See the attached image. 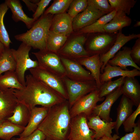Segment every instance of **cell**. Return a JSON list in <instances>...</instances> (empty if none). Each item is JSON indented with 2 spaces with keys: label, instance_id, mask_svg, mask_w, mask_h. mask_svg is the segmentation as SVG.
Returning <instances> with one entry per match:
<instances>
[{
  "label": "cell",
  "instance_id": "6da1fadb",
  "mask_svg": "<svg viewBox=\"0 0 140 140\" xmlns=\"http://www.w3.org/2000/svg\"><path fill=\"white\" fill-rule=\"evenodd\" d=\"M26 78L25 86L20 89H14V93L17 102L31 110L37 105L50 108L66 100L31 74L27 75Z\"/></svg>",
  "mask_w": 140,
  "mask_h": 140
},
{
  "label": "cell",
  "instance_id": "7a4b0ae2",
  "mask_svg": "<svg viewBox=\"0 0 140 140\" xmlns=\"http://www.w3.org/2000/svg\"><path fill=\"white\" fill-rule=\"evenodd\" d=\"M67 100L50 108L37 129L46 136L45 140H67L71 120Z\"/></svg>",
  "mask_w": 140,
  "mask_h": 140
},
{
  "label": "cell",
  "instance_id": "3957f363",
  "mask_svg": "<svg viewBox=\"0 0 140 140\" xmlns=\"http://www.w3.org/2000/svg\"><path fill=\"white\" fill-rule=\"evenodd\" d=\"M53 18L51 14L43 15L29 30L15 35V39L34 49L46 50L47 41Z\"/></svg>",
  "mask_w": 140,
  "mask_h": 140
},
{
  "label": "cell",
  "instance_id": "277c9868",
  "mask_svg": "<svg viewBox=\"0 0 140 140\" xmlns=\"http://www.w3.org/2000/svg\"><path fill=\"white\" fill-rule=\"evenodd\" d=\"M31 48L22 43L17 49H11L16 62L15 74L20 83L24 87L25 86V74L26 71L39 66L37 60H32L29 57V52Z\"/></svg>",
  "mask_w": 140,
  "mask_h": 140
},
{
  "label": "cell",
  "instance_id": "5b68a950",
  "mask_svg": "<svg viewBox=\"0 0 140 140\" xmlns=\"http://www.w3.org/2000/svg\"><path fill=\"white\" fill-rule=\"evenodd\" d=\"M31 74L36 79L68 100V96L63 80L39 66L30 69Z\"/></svg>",
  "mask_w": 140,
  "mask_h": 140
},
{
  "label": "cell",
  "instance_id": "8992f818",
  "mask_svg": "<svg viewBox=\"0 0 140 140\" xmlns=\"http://www.w3.org/2000/svg\"><path fill=\"white\" fill-rule=\"evenodd\" d=\"M68 96L69 107L78 100L97 88L95 80L77 81L66 77L63 78Z\"/></svg>",
  "mask_w": 140,
  "mask_h": 140
},
{
  "label": "cell",
  "instance_id": "52a82bcc",
  "mask_svg": "<svg viewBox=\"0 0 140 140\" xmlns=\"http://www.w3.org/2000/svg\"><path fill=\"white\" fill-rule=\"evenodd\" d=\"M32 53L37 59L39 66L61 78L65 76V69L57 53L47 50Z\"/></svg>",
  "mask_w": 140,
  "mask_h": 140
},
{
  "label": "cell",
  "instance_id": "ba28073f",
  "mask_svg": "<svg viewBox=\"0 0 140 140\" xmlns=\"http://www.w3.org/2000/svg\"><path fill=\"white\" fill-rule=\"evenodd\" d=\"M117 33H94V35L87 43L85 50L90 56L105 54L114 45Z\"/></svg>",
  "mask_w": 140,
  "mask_h": 140
},
{
  "label": "cell",
  "instance_id": "9c48e42d",
  "mask_svg": "<svg viewBox=\"0 0 140 140\" xmlns=\"http://www.w3.org/2000/svg\"><path fill=\"white\" fill-rule=\"evenodd\" d=\"M104 97L101 98L98 88L82 97L77 101L69 110L71 118L83 114L87 118L92 115L97 103L103 101Z\"/></svg>",
  "mask_w": 140,
  "mask_h": 140
},
{
  "label": "cell",
  "instance_id": "30bf717a",
  "mask_svg": "<svg viewBox=\"0 0 140 140\" xmlns=\"http://www.w3.org/2000/svg\"><path fill=\"white\" fill-rule=\"evenodd\" d=\"M86 39L84 35L78 36L64 45L57 54L60 57L75 61L90 56L84 47Z\"/></svg>",
  "mask_w": 140,
  "mask_h": 140
},
{
  "label": "cell",
  "instance_id": "8fae6325",
  "mask_svg": "<svg viewBox=\"0 0 140 140\" xmlns=\"http://www.w3.org/2000/svg\"><path fill=\"white\" fill-rule=\"evenodd\" d=\"M87 119L83 114L71 118L67 140H95L93 137L94 131L89 127Z\"/></svg>",
  "mask_w": 140,
  "mask_h": 140
},
{
  "label": "cell",
  "instance_id": "7c38bea8",
  "mask_svg": "<svg viewBox=\"0 0 140 140\" xmlns=\"http://www.w3.org/2000/svg\"><path fill=\"white\" fill-rule=\"evenodd\" d=\"M65 71V77L73 81L95 80L89 71L77 62L60 57Z\"/></svg>",
  "mask_w": 140,
  "mask_h": 140
},
{
  "label": "cell",
  "instance_id": "4fadbf2b",
  "mask_svg": "<svg viewBox=\"0 0 140 140\" xmlns=\"http://www.w3.org/2000/svg\"><path fill=\"white\" fill-rule=\"evenodd\" d=\"M14 89H0V124L13 115L18 102Z\"/></svg>",
  "mask_w": 140,
  "mask_h": 140
},
{
  "label": "cell",
  "instance_id": "5bb4252c",
  "mask_svg": "<svg viewBox=\"0 0 140 140\" xmlns=\"http://www.w3.org/2000/svg\"><path fill=\"white\" fill-rule=\"evenodd\" d=\"M87 118L88 120L87 124L89 127L94 130L93 139L99 140L104 136H112V130L114 129L115 121L107 122L102 120L98 116L92 114Z\"/></svg>",
  "mask_w": 140,
  "mask_h": 140
},
{
  "label": "cell",
  "instance_id": "9a60e30c",
  "mask_svg": "<svg viewBox=\"0 0 140 140\" xmlns=\"http://www.w3.org/2000/svg\"><path fill=\"white\" fill-rule=\"evenodd\" d=\"M122 86L107 95L104 101L97 105L94 109L92 114L97 115L102 120L107 122L112 121L110 114L113 104L122 95Z\"/></svg>",
  "mask_w": 140,
  "mask_h": 140
},
{
  "label": "cell",
  "instance_id": "2e32d148",
  "mask_svg": "<svg viewBox=\"0 0 140 140\" xmlns=\"http://www.w3.org/2000/svg\"><path fill=\"white\" fill-rule=\"evenodd\" d=\"M105 15L92 6H88L85 10L73 18V29L80 30L89 25Z\"/></svg>",
  "mask_w": 140,
  "mask_h": 140
},
{
  "label": "cell",
  "instance_id": "e0dca14e",
  "mask_svg": "<svg viewBox=\"0 0 140 140\" xmlns=\"http://www.w3.org/2000/svg\"><path fill=\"white\" fill-rule=\"evenodd\" d=\"M140 38V34L132 33L127 36L123 33L122 30L118 31L114 45L107 53L100 56L101 61L103 64L101 69V72L102 73L108 61L113 58L125 44L133 39Z\"/></svg>",
  "mask_w": 140,
  "mask_h": 140
},
{
  "label": "cell",
  "instance_id": "ac0fdd59",
  "mask_svg": "<svg viewBox=\"0 0 140 140\" xmlns=\"http://www.w3.org/2000/svg\"><path fill=\"white\" fill-rule=\"evenodd\" d=\"M49 108L36 106L32 108L28 123L24 131L19 135L20 138L26 137L37 130L47 116Z\"/></svg>",
  "mask_w": 140,
  "mask_h": 140
},
{
  "label": "cell",
  "instance_id": "d6986e66",
  "mask_svg": "<svg viewBox=\"0 0 140 140\" xmlns=\"http://www.w3.org/2000/svg\"><path fill=\"white\" fill-rule=\"evenodd\" d=\"M140 76V71L136 69L135 68L131 70H124L117 66H112L107 63L102 73H101L100 80L102 84L118 76L135 77Z\"/></svg>",
  "mask_w": 140,
  "mask_h": 140
},
{
  "label": "cell",
  "instance_id": "ffe728a7",
  "mask_svg": "<svg viewBox=\"0 0 140 140\" xmlns=\"http://www.w3.org/2000/svg\"><path fill=\"white\" fill-rule=\"evenodd\" d=\"M73 18L66 12L56 15L53 18L50 30L67 36L73 30Z\"/></svg>",
  "mask_w": 140,
  "mask_h": 140
},
{
  "label": "cell",
  "instance_id": "44dd1931",
  "mask_svg": "<svg viewBox=\"0 0 140 140\" xmlns=\"http://www.w3.org/2000/svg\"><path fill=\"white\" fill-rule=\"evenodd\" d=\"M121 88L122 95L137 107L140 104V85L137 79L135 77H125Z\"/></svg>",
  "mask_w": 140,
  "mask_h": 140
},
{
  "label": "cell",
  "instance_id": "7402d4cb",
  "mask_svg": "<svg viewBox=\"0 0 140 140\" xmlns=\"http://www.w3.org/2000/svg\"><path fill=\"white\" fill-rule=\"evenodd\" d=\"M77 62L82 66H85L89 70L96 82L97 88L99 89L101 84L100 80L101 69L103 64L101 62L100 55H96L82 58Z\"/></svg>",
  "mask_w": 140,
  "mask_h": 140
},
{
  "label": "cell",
  "instance_id": "603a6c76",
  "mask_svg": "<svg viewBox=\"0 0 140 140\" xmlns=\"http://www.w3.org/2000/svg\"><path fill=\"white\" fill-rule=\"evenodd\" d=\"M4 3L10 9L12 13V18L15 22L21 21L28 29L31 27L36 20L32 18L28 17L25 14L19 0H6Z\"/></svg>",
  "mask_w": 140,
  "mask_h": 140
},
{
  "label": "cell",
  "instance_id": "cb8c5ba5",
  "mask_svg": "<svg viewBox=\"0 0 140 140\" xmlns=\"http://www.w3.org/2000/svg\"><path fill=\"white\" fill-rule=\"evenodd\" d=\"M131 48L127 46L119 50L107 63L113 66L120 67L124 70H128L127 67L131 66L140 71V68L132 60L130 54Z\"/></svg>",
  "mask_w": 140,
  "mask_h": 140
},
{
  "label": "cell",
  "instance_id": "d4e9b609",
  "mask_svg": "<svg viewBox=\"0 0 140 140\" xmlns=\"http://www.w3.org/2000/svg\"><path fill=\"white\" fill-rule=\"evenodd\" d=\"M134 106L131 101L123 95L117 108V116L114 128L116 134L119 135V130L120 127L133 112Z\"/></svg>",
  "mask_w": 140,
  "mask_h": 140
},
{
  "label": "cell",
  "instance_id": "484cf974",
  "mask_svg": "<svg viewBox=\"0 0 140 140\" xmlns=\"http://www.w3.org/2000/svg\"><path fill=\"white\" fill-rule=\"evenodd\" d=\"M131 19L121 11H117L112 19L104 26L105 32L109 33H117L125 27L129 26Z\"/></svg>",
  "mask_w": 140,
  "mask_h": 140
},
{
  "label": "cell",
  "instance_id": "4316f807",
  "mask_svg": "<svg viewBox=\"0 0 140 140\" xmlns=\"http://www.w3.org/2000/svg\"><path fill=\"white\" fill-rule=\"evenodd\" d=\"M31 111L25 105L18 102L13 115L7 120L16 124L25 127L29 122Z\"/></svg>",
  "mask_w": 140,
  "mask_h": 140
},
{
  "label": "cell",
  "instance_id": "83f0119b",
  "mask_svg": "<svg viewBox=\"0 0 140 140\" xmlns=\"http://www.w3.org/2000/svg\"><path fill=\"white\" fill-rule=\"evenodd\" d=\"M116 12L117 11L114 10L104 15L91 25L80 29L79 33L85 34L105 32L104 26L112 19Z\"/></svg>",
  "mask_w": 140,
  "mask_h": 140
},
{
  "label": "cell",
  "instance_id": "f1b7e54d",
  "mask_svg": "<svg viewBox=\"0 0 140 140\" xmlns=\"http://www.w3.org/2000/svg\"><path fill=\"white\" fill-rule=\"evenodd\" d=\"M25 128L15 124L7 119L0 124V139L10 140L13 136L20 134Z\"/></svg>",
  "mask_w": 140,
  "mask_h": 140
},
{
  "label": "cell",
  "instance_id": "f546056e",
  "mask_svg": "<svg viewBox=\"0 0 140 140\" xmlns=\"http://www.w3.org/2000/svg\"><path fill=\"white\" fill-rule=\"evenodd\" d=\"M67 39V36L50 30L47 41V50L57 53Z\"/></svg>",
  "mask_w": 140,
  "mask_h": 140
},
{
  "label": "cell",
  "instance_id": "4dcf8cb0",
  "mask_svg": "<svg viewBox=\"0 0 140 140\" xmlns=\"http://www.w3.org/2000/svg\"><path fill=\"white\" fill-rule=\"evenodd\" d=\"M24 87L18 81L15 71H7L0 75V89L12 88L19 90Z\"/></svg>",
  "mask_w": 140,
  "mask_h": 140
},
{
  "label": "cell",
  "instance_id": "1f68e13d",
  "mask_svg": "<svg viewBox=\"0 0 140 140\" xmlns=\"http://www.w3.org/2000/svg\"><path fill=\"white\" fill-rule=\"evenodd\" d=\"M16 64L10 48L5 47L0 58V75L8 71H15Z\"/></svg>",
  "mask_w": 140,
  "mask_h": 140
},
{
  "label": "cell",
  "instance_id": "d6a6232c",
  "mask_svg": "<svg viewBox=\"0 0 140 140\" xmlns=\"http://www.w3.org/2000/svg\"><path fill=\"white\" fill-rule=\"evenodd\" d=\"M8 9L4 2L0 4V41L7 48H10L12 43L4 23V16Z\"/></svg>",
  "mask_w": 140,
  "mask_h": 140
},
{
  "label": "cell",
  "instance_id": "836d02e7",
  "mask_svg": "<svg viewBox=\"0 0 140 140\" xmlns=\"http://www.w3.org/2000/svg\"><path fill=\"white\" fill-rule=\"evenodd\" d=\"M125 78L121 77L115 80H111L102 83L100 87L98 89L100 97L102 98L106 96L122 86L124 83Z\"/></svg>",
  "mask_w": 140,
  "mask_h": 140
},
{
  "label": "cell",
  "instance_id": "e575fe53",
  "mask_svg": "<svg viewBox=\"0 0 140 140\" xmlns=\"http://www.w3.org/2000/svg\"><path fill=\"white\" fill-rule=\"evenodd\" d=\"M111 7L117 11H121L129 15L131 9L137 2L135 0H108Z\"/></svg>",
  "mask_w": 140,
  "mask_h": 140
},
{
  "label": "cell",
  "instance_id": "d590c367",
  "mask_svg": "<svg viewBox=\"0 0 140 140\" xmlns=\"http://www.w3.org/2000/svg\"><path fill=\"white\" fill-rule=\"evenodd\" d=\"M72 0H56L44 12V15L63 13L69 8Z\"/></svg>",
  "mask_w": 140,
  "mask_h": 140
},
{
  "label": "cell",
  "instance_id": "8d00e7d4",
  "mask_svg": "<svg viewBox=\"0 0 140 140\" xmlns=\"http://www.w3.org/2000/svg\"><path fill=\"white\" fill-rule=\"evenodd\" d=\"M88 6L86 0H72L69 7L68 13L73 19L85 10Z\"/></svg>",
  "mask_w": 140,
  "mask_h": 140
},
{
  "label": "cell",
  "instance_id": "74e56055",
  "mask_svg": "<svg viewBox=\"0 0 140 140\" xmlns=\"http://www.w3.org/2000/svg\"><path fill=\"white\" fill-rule=\"evenodd\" d=\"M88 6L104 13L108 14L114 10L111 7L108 0H87Z\"/></svg>",
  "mask_w": 140,
  "mask_h": 140
},
{
  "label": "cell",
  "instance_id": "f35d334b",
  "mask_svg": "<svg viewBox=\"0 0 140 140\" xmlns=\"http://www.w3.org/2000/svg\"><path fill=\"white\" fill-rule=\"evenodd\" d=\"M140 114V104L137 107L135 110L127 118L123 124L124 131L126 132L133 131L134 128L136 125L137 122L135 123L136 119Z\"/></svg>",
  "mask_w": 140,
  "mask_h": 140
},
{
  "label": "cell",
  "instance_id": "ab89813d",
  "mask_svg": "<svg viewBox=\"0 0 140 140\" xmlns=\"http://www.w3.org/2000/svg\"><path fill=\"white\" fill-rule=\"evenodd\" d=\"M130 56L134 62L140 65V38L137 39L131 48Z\"/></svg>",
  "mask_w": 140,
  "mask_h": 140
},
{
  "label": "cell",
  "instance_id": "60d3db41",
  "mask_svg": "<svg viewBox=\"0 0 140 140\" xmlns=\"http://www.w3.org/2000/svg\"><path fill=\"white\" fill-rule=\"evenodd\" d=\"M120 140H140V118L138 120L137 124L131 132L126 134L120 138Z\"/></svg>",
  "mask_w": 140,
  "mask_h": 140
},
{
  "label": "cell",
  "instance_id": "b9f144b4",
  "mask_svg": "<svg viewBox=\"0 0 140 140\" xmlns=\"http://www.w3.org/2000/svg\"><path fill=\"white\" fill-rule=\"evenodd\" d=\"M51 1V0H41L37 4V8L32 18L35 20H37L43 15L46 8Z\"/></svg>",
  "mask_w": 140,
  "mask_h": 140
},
{
  "label": "cell",
  "instance_id": "7bdbcfd3",
  "mask_svg": "<svg viewBox=\"0 0 140 140\" xmlns=\"http://www.w3.org/2000/svg\"><path fill=\"white\" fill-rule=\"evenodd\" d=\"M45 139L44 133L38 129L26 137L18 138V140H45Z\"/></svg>",
  "mask_w": 140,
  "mask_h": 140
},
{
  "label": "cell",
  "instance_id": "ee69618b",
  "mask_svg": "<svg viewBox=\"0 0 140 140\" xmlns=\"http://www.w3.org/2000/svg\"><path fill=\"white\" fill-rule=\"evenodd\" d=\"M22 1L25 3L30 11H32L34 13L35 12L37 8V4L31 2L30 0H22Z\"/></svg>",
  "mask_w": 140,
  "mask_h": 140
},
{
  "label": "cell",
  "instance_id": "f6af8a7d",
  "mask_svg": "<svg viewBox=\"0 0 140 140\" xmlns=\"http://www.w3.org/2000/svg\"><path fill=\"white\" fill-rule=\"evenodd\" d=\"M120 138L118 135L115 134L111 137L104 136L100 138L99 140H117Z\"/></svg>",
  "mask_w": 140,
  "mask_h": 140
},
{
  "label": "cell",
  "instance_id": "bcb514c9",
  "mask_svg": "<svg viewBox=\"0 0 140 140\" xmlns=\"http://www.w3.org/2000/svg\"><path fill=\"white\" fill-rule=\"evenodd\" d=\"M5 48L4 45L0 41V58Z\"/></svg>",
  "mask_w": 140,
  "mask_h": 140
},
{
  "label": "cell",
  "instance_id": "7dc6e473",
  "mask_svg": "<svg viewBox=\"0 0 140 140\" xmlns=\"http://www.w3.org/2000/svg\"><path fill=\"white\" fill-rule=\"evenodd\" d=\"M140 26V22L137 21L136 23L133 26L134 27H137L139 26Z\"/></svg>",
  "mask_w": 140,
  "mask_h": 140
},
{
  "label": "cell",
  "instance_id": "c3c4849f",
  "mask_svg": "<svg viewBox=\"0 0 140 140\" xmlns=\"http://www.w3.org/2000/svg\"><path fill=\"white\" fill-rule=\"evenodd\" d=\"M10 140H18V138H12Z\"/></svg>",
  "mask_w": 140,
  "mask_h": 140
}]
</instances>
